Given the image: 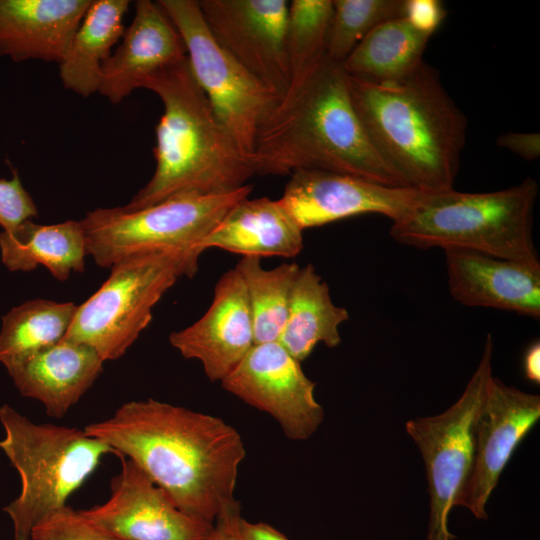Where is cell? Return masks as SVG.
<instances>
[{
  "mask_svg": "<svg viewBox=\"0 0 540 540\" xmlns=\"http://www.w3.org/2000/svg\"><path fill=\"white\" fill-rule=\"evenodd\" d=\"M103 363L92 347L62 339L6 369L23 396L40 401L48 416L59 419L93 385Z\"/></svg>",
  "mask_w": 540,
  "mask_h": 540,
  "instance_id": "20",
  "label": "cell"
},
{
  "mask_svg": "<svg viewBox=\"0 0 540 540\" xmlns=\"http://www.w3.org/2000/svg\"><path fill=\"white\" fill-rule=\"evenodd\" d=\"M279 341L254 344L221 380L222 387L245 403L270 414L292 440H306L324 418L310 380Z\"/></svg>",
  "mask_w": 540,
  "mask_h": 540,
  "instance_id": "11",
  "label": "cell"
},
{
  "mask_svg": "<svg viewBox=\"0 0 540 540\" xmlns=\"http://www.w3.org/2000/svg\"><path fill=\"white\" fill-rule=\"evenodd\" d=\"M538 192L530 177L492 192H423L412 210L392 223L390 234L416 248L462 249L540 265L532 234Z\"/></svg>",
  "mask_w": 540,
  "mask_h": 540,
  "instance_id": "5",
  "label": "cell"
},
{
  "mask_svg": "<svg viewBox=\"0 0 540 540\" xmlns=\"http://www.w3.org/2000/svg\"><path fill=\"white\" fill-rule=\"evenodd\" d=\"M235 269L245 284L253 321L254 344L278 341L300 267L296 263H283L265 269L259 257L244 256Z\"/></svg>",
  "mask_w": 540,
  "mask_h": 540,
  "instance_id": "27",
  "label": "cell"
},
{
  "mask_svg": "<svg viewBox=\"0 0 540 540\" xmlns=\"http://www.w3.org/2000/svg\"><path fill=\"white\" fill-rule=\"evenodd\" d=\"M238 540H289L284 534L263 522L252 523L241 516L236 522Z\"/></svg>",
  "mask_w": 540,
  "mask_h": 540,
  "instance_id": "35",
  "label": "cell"
},
{
  "mask_svg": "<svg viewBox=\"0 0 540 540\" xmlns=\"http://www.w3.org/2000/svg\"><path fill=\"white\" fill-rule=\"evenodd\" d=\"M251 191L252 185L246 184L222 194L182 193L137 211L122 207L95 209L80 220L87 255L103 268L152 251L201 255L202 240Z\"/></svg>",
  "mask_w": 540,
  "mask_h": 540,
  "instance_id": "8",
  "label": "cell"
},
{
  "mask_svg": "<svg viewBox=\"0 0 540 540\" xmlns=\"http://www.w3.org/2000/svg\"><path fill=\"white\" fill-rule=\"evenodd\" d=\"M524 373L527 379L540 383V343L534 342L524 356Z\"/></svg>",
  "mask_w": 540,
  "mask_h": 540,
  "instance_id": "36",
  "label": "cell"
},
{
  "mask_svg": "<svg viewBox=\"0 0 540 540\" xmlns=\"http://www.w3.org/2000/svg\"><path fill=\"white\" fill-rule=\"evenodd\" d=\"M215 41L281 98L290 87L285 0H199Z\"/></svg>",
  "mask_w": 540,
  "mask_h": 540,
  "instance_id": "12",
  "label": "cell"
},
{
  "mask_svg": "<svg viewBox=\"0 0 540 540\" xmlns=\"http://www.w3.org/2000/svg\"><path fill=\"white\" fill-rule=\"evenodd\" d=\"M156 2L182 37L196 82L241 151L251 157L257 131L281 97L215 41L198 1Z\"/></svg>",
  "mask_w": 540,
  "mask_h": 540,
  "instance_id": "9",
  "label": "cell"
},
{
  "mask_svg": "<svg viewBox=\"0 0 540 540\" xmlns=\"http://www.w3.org/2000/svg\"><path fill=\"white\" fill-rule=\"evenodd\" d=\"M540 418V396L490 377L473 424V461L457 502L477 519L488 518L486 504L517 446Z\"/></svg>",
  "mask_w": 540,
  "mask_h": 540,
  "instance_id": "13",
  "label": "cell"
},
{
  "mask_svg": "<svg viewBox=\"0 0 540 540\" xmlns=\"http://www.w3.org/2000/svg\"><path fill=\"white\" fill-rule=\"evenodd\" d=\"M493 343L487 334L480 362L462 395L444 412L406 422L424 462L430 496L426 540H453L448 518L468 480L473 461V424L492 376Z\"/></svg>",
  "mask_w": 540,
  "mask_h": 540,
  "instance_id": "10",
  "label": "cell"
},
{
  "mask_svg": "<svg viewBox=\"0 0 540 540\" xmlns=\"http://www.w3.org/2000/svg\"><path fill=\"white\" fill-rule=\"evenodd\" d=\"M91 0H0V56L60 63Z\"/></svg>",
  "mask_w": 540,
  "mask_h": 540,
  "instance_id": "19",
  "label": "cell"
},
{
  "mask_svg": "<svg viewBox=\"0 0 540 540\" xmlns=\"http://www.w3.org/2000/svg\"><path fill=\"white\" fill-rule=\"evenodd\" d=\"M332 11V0L289 3L285 38L290 87L303 81L326 57Z\"/></svg>",
  "mask_w": 540,
  "mask_h": 540,
  "instance_id": "28",
  "label": "cell"
},
{
  "mask_svg": "<svg viewBox=\"0 0 540 540\" xmlns=\"http://www.w3.org/2000/svg\"><path fill=\"white\" fill-rule=\"evenodd\" d=\"M77 305L34 299L13 307L2 317L0 362L8 367L60 342Z\"/></svg>",
  "mask_w": 540,
  "mask_h": 540,
  "instance_id": "26",
  "label": "cell"
},
{
  "mask_svg": "<svg viewBox=\"0 0 540 540\" xmlns=\"http://www.w3.org/2000/svg\"><path fill=\"white\" fill-rule=\"evenodd\" d=\"M30 540H118L87 521L79 511L65 506L41 521Z\"/></svg>",
  "mask_w": 540,
  "mask_h": 540,
  "instance_id": "30",
  "label": "cell"
},
{
  "mask_svg": "<svg viewBox=\"0 0 540 540\" xmlns=\"http://www.w3.org/2000/svg\"><path fill=\"white\" fill-rule=\"evenodd\" d=\"M444 251L449 291L457 302L540 318V265L462 249Z\"/></svg>",
  "mask_w": 540,
  "mask_h": 540,
  "instance_id": "17",
  "label": "cell"
},
{
  "mask_svg": "<svg viewBox=\"0 0 540 540\" xmlns=\"http://www.w3.org/2000/svg\"><path fill=\"white\" fill-rule=\"evenodd\" d=\"M0 251L9 271L29 272L42 265L58 281L84 271L87 255L82 224L75 220L40 225L27 219L0 232Z\"/></svg>",
  "mask_w": 540,
  "mask_h": 540,
  "instance_id": "22",
  "label": "cell"
},
{
  "mask_svg": "<svg viewBox=\"0 0 540 540\" xmlns=\"http://www.w3.org/2000/svg\"><path fill=\"white\" fill-rule=\"evenodd\" d=\"M348 75L354 109L371 143L407 187L453 189L467 119L425 61L397 80Z\"/></svg>",
  "mask_w": 540,
  "mask_h": 540,
  "instance_id": "3",
  "label": "cell"
},
{
  "mask_svg": "<svg viewBox=\"0 0 540 540\" xmlns=\"http://www.w3.org/2000/svg\"><path fill=\"white\" fill-rule=\"evenodd\" d=\"M38 216L31 195L16 171L10 179H0V226L10 230L21 222Z\"/></svg>",
  "mask_w": 540,
  "mask_h": 540,
  "instance_id": "31",
  "label": "cell"
},
{
  "mask_svg": "<svg viewBox=\"0 0 540 540\" xmlns=\"http://www.w3.org/2000/svg\"><path fill=\"white\" fill-rule=\"evenodd\" d=\"M423 191L392 187L356 176L303 169L290 175L280 198L302 230L361 214H381L395 223Z\"/></svg>",
  "mask_w": 540,
  "mask_h": 540,
  "instance_id": "15",
  "label": "cell"
},
{
  "mask_svg": "<svg viewBox=\"0 0 540 540\" xmlns=\"http://www.w3.org/2000/svg\"><path fill=\"white\" fill-rule=\"evenodd\" d=\"M4 451L21 479L19 496L4 507L14 540H30L33 529L66 502L94 472L102 457L116 452L78 428L37 424L7 404L0 408Z\"/></svg>",
  "mask_w": 540,
  "mask_h": 540,
  "instance_id": "6",
  "label": "cell"
},
{
  "mask_svg": "<svg viewBox=\"0 0 540 540\" xmlns=\"http://www.w3.org/2000/svg\"><path fill=\"white\" fill-rule=\"evenodd\" d=\"M446 16L439 0H405L404 18L418 31L432 36Z\"/></svg>",
  "mask_w": 540,
  "mask_h": 540,
  "instance_id": "32",
  "label": "cell"
},
{
  "mask_svg": "<svg viewBox=\"0 0 540 540\" xmlns=\"http://www.w3.org/2000/svg\"><path fill=\"white\" fill-rule=\"evenodd\" d=\"M239 516V503L234 500L227 504L214 522L207 540H238L236 522Z\"/></svg>",
  "mask_w": 540,
  "mask_h": 540,
  "instance_id": "34",
  "label": "cell"
},
{
  "mask_svg": "<svg viewBox=\"0 0 540 540\" xmlns=\"http://www.w3.org/2000/svg\"><path fill=\"white\" fill-rule=\"evenodd\" d=\"M83 430L132 460L194 519L214 524L235 500L246 451L239 432L219 417L149 398L126 402Z\"/></svg>",
  "mask_w": 540,
  "mask_h": 540,
  "instance_id": "1",
  "label": "cell"
},
{
  "mask_svg": "<svg viewBox=\"0 0 540 540\" xmlns=\"http://www.w3.org/2000/svg\"><path fill=\"white\" fill-rule=\"evenodd\" d=\"M200 255L152 251L111 267L109 278L77 306L63 339L92 347L103 361L123 356L152 320V309L182 277H193Z\"/></svg>",
  "mask_w": 540,
  "mask_h": 540,
  "instance_id": "7",
  "label": "cell"
},
{
  "mask_svg": "<svg viewBox=\"0 0 540 540\" xmlns=\"http://www.w3.org/2000/svg\"><path fill=\"white\" fill-rule=\"evenodd\" d=\"M348 319V311L333 303L329 286L309 263L300 267L294 280L286 322L278 341L302 362L318 343L329 348L338 346L339 326Z\"/></svg>",
  "mask_w": 540,
  "mask_h": 540,
  "instance_id": "24",
  "label": "cell"
},
{
  "mask_svg": "<svg viewBox=\"0 0 540 540\" xmlns=\"http://www.w3.org/2000/svg\"><path fill=\"white\" fill-rule=\"evenodd\" d=\"M129 5L128 0H91L59 63L65 89L82 97L98 92L102 65L124 34L123 19Z\"/></svg>",
  "mask_w": 540,
  "mask_h": 540,
  "instance_id": "23",
  "label": "cell"
},
{
  "mask_svg": "<svg viewBox=\"0 0 540 540\" xmlns=\"http://www.w3.org/2000/svg\"><path fill=\"white\" fill-rule=\"evenodd\" d=\"M430 37L404 17L391 19L373 28L341 65L352 76L375 81L401 79L424 62Z\"/></svg>",
  "mask_w": 540,
  "mask_h": 540,
  "instance_id": "25",
  "label": "cell"
},
{
  "mask_svg": "<svg viewBox=\"0 0 540 540\" xmlns=\"http://www.w3.org/2000/svg\"><path fill=\"white\" fill-rule=\"evenodd\" d=\"M496 143L527 161L540 157V134L538 132H506L501 134Z\"/></svg>",
  "mask_w": 540,
  "mask_h": 540,
  "instance_id": "33",
  "label": "cell"
},
{
  "mask_svg": "<svg viewBox=\"0 0 540 540\" xmlns=\"http://www.w3.org/2000/svg\"><path fill=\"white\" fill-rule=\"evenodd\" d=\"M141 88L159 96L155 171L126 205L137 211L182 193L222 194L256 174L196 82L187 56L145 78Z\"/></svg>",
  "mask_w": 540,
  "mask_h": 540,
  "instance_id": "4",
  "label": "cell"
},
{
  "mask_svg": "<svg viewBox=\"0 0 540 540\" xmlns=\"http://www.w3.org/2000/svg\"><path fill=\"white\" fill-rule=\"evenodd\" d=\"M170 344L186 359L199 360L211 381L223 380L254 345L253 321L245 284L233 268L214 288L205 314L172 332Z\"/></svg>",
  "mask_w": 540,
  "mask_h": 540,
  "instance_id": "16",
  "label": "cell"
},
{
  "mask_svg": "<svg viewBox=\"0 0 540 540\" xmlns=\"http://www.w3.org/2000/svg\"><path fill=\"white\" fill-rule=\"evenodd\" d=\"M123 40L103 63L98 92L117 104L158 70L187 56L183 39L157 4L138 0Z\"/></svg>",
  "mask_w": 540,
  "mask_h": 540,
  "instance_id": "18",
  "label": "cell"
},
{
  "mask_svg": "<svg viewBox=\"0 0 540 540\" xmlns=\"http://www.w3.org/2000/svg\"><path fill=\"white\" fill-rule=\"evenodd\" d=\"M200 248L243 257H295L303 249V230L280 199L247 197L231 207Z\"/></svg>",
  "mask_w": 540,
  "mask_h": 540,
  "instance_id": "21",
  "label": "cell"
},
{
  "mask_svg": "<svg viewBox=\"0 0 540 540\" xmlns=\"http://www.w3.org/2000/svg\"><path fill=\"white\" fill-rule=\"evenodd\" d=\"M251 160L259 175L325 170L407 187L364 130L351 101L347 73L327 57L288 89L261 124Z\"/></svg>",
  "mask_w": 540,
  "mask_h": 540,
  "instance_id": "2",
  "label": "cell"
},
{
  "mask_svg": "<svg viewBox=\"0 0 540 540\" xmlns=\"http://www.w3.org/2000/svg\"><path fill=\"white\" fill-rule=\"evenodd\" d=\"M121 470L111 480L110 498L79 513L118 540H207L214 524L179 510L132 460L118 455Z\"/></svg>",
  "mask_w": 540,
  "mask_h": 540,
  "instance_id": "14",
  "label": "cell"
},
{
  "mask_svg": "<svg viewBox=\"0 0 540 540\" xmlns=\"http://www.w3.org/2000/svg\"><path fill=\"white\" fill-rule=\"evenodd\" d=\"M326 57L342 64L377 25L404 17L405 0H332Z\"/></svg>",
  "mask_w": 540,
  "mask_h": 540,
  "instance_id": "29",
  "label": "cell"
}]
</instances>
